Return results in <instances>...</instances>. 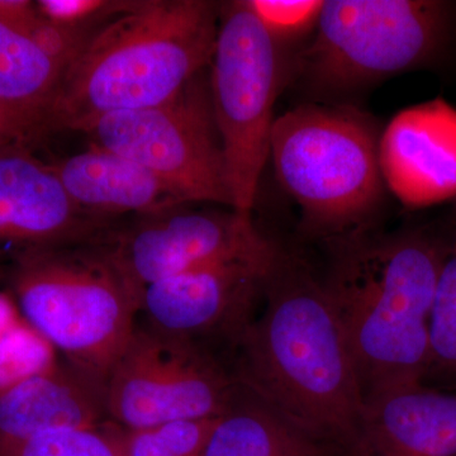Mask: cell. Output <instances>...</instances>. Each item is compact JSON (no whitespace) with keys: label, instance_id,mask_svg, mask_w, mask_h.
Wrapping results in <instances>:
<instances>
[{"label":"cell","instance_id":"ffe728a7","mask_svg":"<svg viewBox=\"0 0 456 456\" xmlns=\"http://www.w3.org/2000/svg\"><path fill=\"white\" fill-rule=\"evenodd\" d=\"M456 379V240L444 256L430 317V369Z\"/></svg>","mask_w":456,"mask_h":456},{"label":"cell","instance_id":"277c9868","mask_svg":"<svg viewBox=\"0 0 456 456\" xmlns=\"http://www.w3.org/2000/svg\"><path fill=\"white\" fill-rule=\"evenodd\" d=\"M12 288L23 320L66 362L106 387L141 310L139 292L107 250L61 246L20 255Z\"/></svg>","mask_w":456,"mask_h":456},{"label":"cell","instance_id":"6da1fadb","mask_svg":"<svg viewBox=\"0 0 456 456\" xmlns=\"http://www.w3.org/2000/svg\"><path fill=\"white\" fill-rule=\"evenodd\" d=\"M264 290L263 316L242 331L244 383L303 432L350 455L364 392L325 287L279 256Z\"/></svg>","mask_w":456,"mask_h":456},{"label":"cell","instance_id":"83f0119b","mask_svg":"<svg viewBox=\"0 0 456 456\" xmlns=\"http://www.w3.org/2000/svg\"><path fill=\"white\" fill-rule=\"evenodd\" d=\"M325 456H330V455H327V454H326Z\"/></svg>","mask_w":456,"mask_h":456},{"label":"cell","instance_id":"2e32d148","mask_svg":"<svg viewBox=\"0 0 456 456\" xmlns=\"http://www.w3.org/2000/svg\"><path fill=\"white\" fill-rule=\"evenodd\" d=\"M68 196L92 216H160L183 206L182 198L130 159L95 145L53 165Z\"/></svg>","mask_w":456,"mask_h":456},{"label":"cell","instance_id":"30bf717a","mask_svg":"<svg viewBox=\"0 0 456 456\" xmlns=\"http://www.w3.org/2000/svg\"><path fill=\"white\" fill-rule=\"evenodd\" d=\"M123 233L107 253L142 297L149 285L217 261L273 250L253 217L230 212H176Z\"/></svg>","mask_w":456,"mask_h":456},{"label":"cell","instance_id":"e0dca14e","mask_svg":"<svg viewBox=\"0 0 456 456\" xmlns=\"http://www.w3.org/2000/svg\"><path fill=\"white\" fill-rule=\"evenodd\" d=\"M318 443L254 395L218 417L203 456H325Z\"/></svg>","mask_w":456,"mask_h":456},{"label":"cell","instance_id":"9c48e42d","mask_svg":"<svg viewBox=\"0 0 456 456\" xmlns=\"http://www.w3.org/2000/svg\"><path fill=\"white\" fill-rule=\"evenodd\" d=\"M236 397L227 375L196 342L134 329L106 383L108 419L123 430L215 419Z\"/></svg>","mask_w":456,"mask_h":456},{"label":"cell","instance_id":"44dd1931","mask_svg":"<svg viewBox=\"0 0 456 456\" xmlns=\"http://www.w3.org/2000/svg\"><path fill=\"white\" fill-rule=\"evenodd\" d=\"M217 419H184L125 430V455L203 456Z\"/></svg>","mask_w":456,"mask_h":456},{"label":"cell","instance_id":"7a4b0ae2","mask_svg":"<svg viewBox=\"0 0 456 456\" xmlns=\"http://www.w3.org/2000/svg\"><path fill=\"white\" fill-rule=\"evenodd\" d=\"M220 9L206 0L128 3L66 66L46 132H86L107 114L175 97L211 66Z\"/></svg>","mask_w":456,"mask_h":456},{"label":"cell","instance_id":"d4e9b609","mask_svg":"<svg viewBox=\"0 0 456 456\" xmlns=\"http://www.w3.org/2000/svg\"><path fill=\"white\" fill-rule=\"evenodd\" d=\"M42 134L45 132L41 121L0 102V149L17 143L26 145Z\"/></svg>","mask_w":456,"mask_h":456},{"label":"cell","instance_id":"603a6c76","mask_svg":"<svg viewBox=\"0 0 456 456\" xmlns=\"http://www.w3.org/2000/svg\"><path fill=\"white\" fill-rule=\"evenodd\" d=\"M322 0H246L269 35L283 46L316 28Z\"/></svg>","mask_w":456,"mask_h":456},{"label":"cell","instance_id":"8fae6325","mask_svg":"<svg viewBox=\"0 0 456 456\" xmlns=\"http://www.w3.org/2000/svg\"><path fill=\"white\" fill-rule=\"evenodd\" d=\"M275 248L217 261L149 285L141 297L150 329L194 341L236 323L277 263Z\"/></svg>","mask_w":456,"mask_h":456},{"label":"cell","instance_id":"4fadbf2b","mask_svg":"<svg viewBox=\"0 0 456 456\" xmlns=\"http://www.w3.org/2000/svg\"><path fill=\"white\" fill-rule=\"evenodd\" d=\"M94 216L68 196L53 165L17 143L0 149V251L69 246L94 228Z\"/></svg>","mask_w":456,"mask_h":456},{"label":"cell","instance_id":"484cf974","mask_svg":"<svg viewBox=\"0 0 456 456\" xmlns=\"http://www.w3.org/2000/svg\"><path fill=\"white\" fill-rule=\"evenodd\" d=\"M40 18L36 3L28 0H0V22L27 36L37 25Z\"/></svg>","mask_w":456,"mask_h":456},{"label":"cell","instance_id":"52a82bcc","mask_svg":"<svg viewBox=\"0 0 456 456\" xmlns=\"http://www.w3.org/2000/svg\"><path fill=\"white\" fill-rule=\"evenodd\" d=\"M281 45L244 2L221 5L211 61V97L233 211L253 217L285 71Z\"/></svg>","mask_w":456,"mask_h":456},{"label":"cell","instance_id":"4316f807","mask_svg":"<svg viewBox=\"0 0 456 456\" xmlns=\"http://www.w3.org/2000/svg\"><path fill=\"white\" fill-rule=\"evenodd\" d=\"M22 321L23 317L20 316L14 298L0 293V341Z\"/></svg>","mask_w":456,"mask_h":456},{"label":"cell","instance_id":"7c38bea8","mask_svg":"<svg viewBox=\"0 0 456 456\" xmlns=\"http://www.w3.org/2000/svg\"><path fill=\"white\" fill-rule=\"evenodd\" d=\"M379 163L408 208L456 200V108L436 98L395 114L380 134Z\"/></svg>","mask_w":456,"mask_h":456},{"label":"cell","instance_id":"5bb4252c","mask_svg":"<svg viewBox=\"0 0 456 456\" xmlns=\"http://www.w3.org/2000/svg\"><path fill=\"white\" fill-rule=\"evenodd\" d=\"M350 456H456V393L424 380L368 393Z\"/></svg>","mask_w":456,"mask_h":456},{"label":"cell","instance_id":"5b68a950","mask_svg":"<svg viewBox=\"0 0 456 456\" xmlns=\"http://www.w3.org/2000/svg\"><path fill=\"white\" fill-rule=\"evenodd\" d=\"M380 134L371 117L341 104H305L275 118L269 158L305 226L338 235L373 213L386 188Z\"/></svg>","mask_w":456,"mask_h":456},{"label":"cell","instance_id":"3957f363","mask_svg":"<svg viewBox=\"0 0 456 456\" xmlns=\"http://www.w3.org/2000/svg\"><path fill=\"white\" fill-rule=\"evenodd\" d=\"M448 245L425 231L360 242L322 283L364 397L428 374L432 305Z\"/></svg>","mask_w":456,"mask_h":456},{"label":"cell","instance_id":"ba28073f","mask_svg":"<svg viewBox=\"0 0 456 456\" xmlns=\"http://www.w3.org/2000/svg\"><path fill=\"white\" fill-rule=\"evenodd\" d=\"M86 134L92 145L125 156L154 174L183 202L217 203L233 209L206 69L170 101L107 114Z\"/></svg>","mask_w":456,"mask_h":456},{"label":"cell","instance_id":"ac0fdd59","mask_svg":"<svg viewBox=\"0 0 456 456\" xmlns=\"http://www.w3.org/2000/svg\"><path fill=\"white\" fill-rule=\"evenodd\" d=\"M64 70L26 33L0 22V102L37 118L44 132Z\"/></svg>","mask_w":456,"mask_h":456},{"label":"cell","instance_id":"cb8c5ba5","mask_svg":"<svg viewBox=\"0 0 456 456\" xmlns=\"http://www.w3.org/2000/svg\"><path fill=\"white\" fill-rule=\"evenodd\" d=\"M125 2L113 3L104 0H41L36 2L38 12L56 25L77 29L92 18L108 14L112 9L121 8Z\"/></svg>","mask_w":456,"mask_h":456},{"label":"cell","instance_id":"9a60e30c","mask_svg":"<svg viewBox=\"0 0 456 456\" xmlns=\"http://www.w3.org/2000/svg\"><path fill=\"white\" fill-rule=\"evenodd\" d=\"M106 421V387L66 362L0 395V446Z\"/></svg>","mask_w":456,"mask_h":456},{"label":"cell","instance_id":"8992f818","mask_svg":"<svg viewBox=\"0 0 456 456\" xmlns=\"http://www.w3.org/2000/svg\"><path fill=\"white\" fill-rule=\"evenodd\" d=\"M454 9L443 0H326L287 75L327 98L430 66L449 46Z\"/></svg>","mask_w":456,"mask_h":456},{"label":"cell","instance_id":"d6986e66","mask_svg":"<svg viewBox=\"0 0 456 456\" xmlns=\"http://www.w3.org/2000/svg\"><path fill=\"white\" fill-rule=\"evenodd\" d=\"M0 456H126L125 430L114 422L60 428L0 446Z\"/></svg>","mask_w":456,"mask_h":456},{"label":"cell","instance_id":"7402d4cb","mask_svg":"<svg viewBox=\"0 0 456 456\" xmlns=\"http://www.w3.org/2000/svg\"><path fill=\"white\" fill-rule=\"evenodd\" d=\"M57 351L25 320L0 341V395L55 367Z\"/></svg>","mask_w":456,"mask_h":456}]
</instances>
